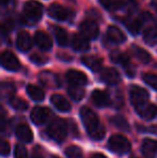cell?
I'll use <instances>...</instances> for the list:
<instances>
[{
    "mask_svg": "<svg viewBox=\"0 0 157 158\" xmlns=\"http://www.w3.org/2000/svg\"><path fill=\"white\" fill-rule=\"evenodd\" d=\"M46 131H48V135H50V138H52L56 142H61L67 137V132H68L67 123L64 119L60 118L54 119L48 125Z\"/></svg>",
    "mask_w": 157,
    "mask_h": 158,
    "instance_id": "cell-2",
    "label": "cell"
},
{
    "mask_svg": "<svg viewBox=\"0 0 157 158\" xmlns=\"http://www.w3.org/2000/svg\"><path fill=\"white\" fill-rule=\"evenodd\" d=\"M132 158H134V157H132Z\"/></svg>",
    "mask_w": 157,
    "mask_h": 158,
    "instance_id": "cell-44",
    "label": "cell"
},
{
    "mask_svg": "<svg viewBox=\"0 0 157 158\" xmlns=\"http://www.w3.org/2000/svg\"><path fill=\"white\" fill-rule=\"evenodd\" d=\"M107 37L113 43H123L126 40V35H124L121 29H118L115 26H110L108 28Z\"/></svg>",
    "mask_w": 157,
    "mask_h": 158,
    "instance_id": "cell-20",
    "label": "cell"
},
{
    "mask_svg": "<svg viewBox=\"0 0 157 158\" xmlns=\"http://www.w3.org/2000/svg\"><path fill=\"white\" fill-rule=\"evenodd\" d=\"M137 110H138L141 118L145 119V121H151L157 115V106L155 104H144Z\"/></svg>",
    "mask_w": 157,
    "mask_h": 158,
    "instance_id": "cell-19",
    "label": "cell"
},
{
    "mask_svg": "<svg viewBox=\"0 0 157 158\" xmlns=\"http://www.w3.org/2000/svg\"><path fill=\"white\" fill-rule=\"evenodd\" d=\"M125 72L129 77H134V74H136V68H134V66H132V64L129 63L125 66Z\"/></svg>",
    "mask_w": 157,
    "mask_h": 158,
    "instance_id": "cell-40",
    "label": "cell"
},
{
    "mask_svg": "<svg viewBox=\"0 0 157 158\" xmlns=\"http://www.w3.org/2000/svg\"><path fill=\"white\" fill-rule=\"evenodd\" d=\"M110 58L113 63L118 64H123L126 66L127 64H129V56H128L126 53L119 52V51H114L111 53L110 55Z\"/></svg>",
    "mask_w": 157,
    "mask_h": 158,
    "instance_id": "cell-26",
    "label": "cell"
},
{
    "mask_svg": "<svg viewBox=\"0 0 157 158\" xmlns=\"http://www.w3.org/2000/svg\"><path fill=\"white\" fill-rule=\"evenodd\" d=\"M12 28H13V23L11 19H6L3 23V25H2V29L6 30V31H9V30H11Z\"/></svg>",
    "mask_w": 157,
    "mask_h": 158,
    "instance_id": "cell-41",
    "label": "cell"
},
{
    "mask_svg": "<svg viewBox=\"0 0 157 158\" xmlns=\"http://www.w3.org/2000/svg\"><path fill=\"white\" fill-rule=\"evenodd\" d=\"M84 94H85L84 89L82 87H80L79 85H71L68 88V95L74 101H80L81 99H83Z\"/></svg>",
    "mask_w": 157,
    "mask_h": 158,
    "instance_id": "cell-28",
    "label": "cell"
},
{
    "mask_svg": "<svg viewBox=\"0 0 157 158\" xmlns=\"http://www.w3.org/2000/svg\"><path fill=\"white\" fill-rule=\"evenodd\" d=\"M142 154L147 158H153L157 152V141L153 139H145L141 146Z\"/></svg>",
    "mask_w": 157,
    "mask_h": 158,
    "instance_id": "cell-16",
    "label": "cell"
},
{
    "mask_svg": "<svg viewBox=\"0 0 157 158\" xmlns=\"http://www.w3.org/2000/svg\"><path fill=\"white\" fill-rule=\"evenodd\" d=\"M82 63L93 71H99L102 68V59L98 56H84Z\"/></svg>",
    "mask_w": 157,
    "mask_h": 158,
    "instance_id": "cell-22",
    "label": "cell"
},
{
    "mask_svg": "<svg viewBox=\"0 0 157 158\" xmlns=\"http://www.w3.org/2000/svg\"><path fill=\"white\" fill-rule=\"evenodd\" d=\"M0 152H1V155L3 157L9 156V154H10V144H9V142L2 141L1 148H0Z\"/></svg>",
    "mask_w": 157,
    "mask_h": 158,
    "instance_id": "cell-39",
    "label": "cell"
},
{
    "mask_svg": "<svg viewBox=\"0 0 157 158\" xmlns=\"http://www.w3.org/2000/svg\"><path fill=\"white\" fill-rule=\"evenodd\" d=\"M110 122H111L116 128L121 129L122 131H126V132H127V131L130 130L129 124H128V122L125 119V117H123V116H118H118H113L110 119Z\"/></svg>",
    "mask_w": 157,
    "mask_h": 158,
    "instance_id": "cell-29",
    "label": "cell"
},
{
    "mask_svg": "<svg viewBox=\"0 0 157 158\" xmlns=\"http://www.w3.org/2000/svg\"><path fill=\"white\" fill-rule=\"evenodd\" d=\"M54 35L56 38L57 43L59 44L60 46H65L67 45L68 43V35L66 32L65 29H63L61 27H58V26H54Z\"/></svg>",
    "mask_w": 157,
    "mask_h": 158,
    "instance_id": "cell-25",
    "label": "cell"
},
{
    "mask_svg": "<svg viewBox=\"0 0 157 158\" xmlns=\"http://www.w3.org/2000/svg\"><path fill=\"white\" fill-rule=\"evenodd\" d=\"M42 12H43V6L40 2L36 1V0H29L24 4L22 19L25 24L32 25L41 19Z\"/></svg>",
    "mask_w": 157,
    "mask_h": 158,
    "instance_id": "cell-1",
    "label": "cell"
},
{
    "mask_svg": "<svg viewBox=\"0 0 157 158\" xmlns=\"http://www.w3.org/2000/svg\"><path fill=\"white\" fill-rule=\"evenodd\" d=\"M149 99V93L140 86H131L130 88V101L134 108L139 109L144 106Z\"/></svg>",
    "mask_w": 157,
    "mask_h": 158,
    "instance_id": "cell-5",
    "label": "cell"
},
{
    "mask_svg": "<svg viewBox=\"0 0 157 158\" xmlns=\"http://www.w3.org/2000/svg\"><path fill=\"white\" fill-rule=\"evenodd\" d=\"M66 155L68 158H83V153L82 150L78 146H69V148H66Z\"/></svg>",
    "mask_w": 157,
    "mask_h": 158,
    "instance_id": "cell-35",
    "label": "cell"
},
{
    "mask_svg": "<svg viewBox=\"0 0 157 158\" xmlns=\"http://www.w3.org/2000/svg\"><path fill=\"white\" fill-rule=\"evenodd\" d=\"M1 64L3 66V68H6V70L10 71H17L21 68V64H19V59L10 51H6V52L2 53Z\"/></svg>",
    "mask_w": 157,
    "mask_h": 158,
    "instance_id": "cell-7",
    "label": "cell"
},
{
    "mask_svg": "<svg viewBox=\"0 0 157 158\" xmlns=\"http://www.w3.org/2000/svg\"><path fill=\"white\" fill-rule=\"evenodd\" d=\"M52 158H59V157H57V156H53Z\"/></svg>",
    "mask_w": 157,
    "mask_h": 158,
    "instance_id": "cell-43",
    "label": "cell"
},
{
    "mask_svg": "<svg viewBox=\"0 0 157 158\" xmlns=\"http://www.w3.org/2000/svg\"><path fill=\"white\" fill-rule=\"evenodd\" d=\"M80 30L84 37H86L89 40L96 39L99 33V28L97 24L93 21H89V19H86L80 25Z\"/></svg>",
    "mask_w": 157,
    "mask_h": 158,
    "instance_id": "cell-8",
    "label": "cell"
},
{
    "mask_svg": "<svg viewBox=\"0 0 157 158\" xmlns=\"http://www.w3.org/2000/svg\"><path fill=\"white\" fill-rule=\"evenodd\" d=\"M142 24H143V19H131L126 23V26H127V29L129 30L130 33H132V35H138V33L140 32L141 28H142Z\"/></svg>",
    "mask_w": 157,
    "mask_h": 158,
    "instance_id": "cell-27",
    "label": "cell"
},
{
    "mask_svg": "<svg viewBox=\"0 0 157 158\" xmlns=\"http://www.w3.org/2000/svg\"><path fill=\"white\" fill-rule=\"evenodd\" d=\"M87 133L93 140H101L105 135V128L100 124L99 126H97L96 128H94Z\"/></svg>",
    "mask_w": 157,
    "mask_h": 158,
    "instance_id": "cell-33",
    "label": "cell"
},
{
    "mask_svg": "<svg viewBox=\"0 0 157 158\" xmlns=\"http://www.w3.org/2000/svg\"><path fill=\"white\" fill-rule=\"evenodd\" d=\"M67 81L69 82L71 85H85L87 83V77L84 74L83 72L78 70H69L66 74Z\"/></svg>",
    "mask_w": 157,
    "mask_h": 158,
    "instance_id": "cell-13",
    "label": "cell"
},
{
    "mask_svg": "<svg viewBox=\"0 0 157 158\" xmlns=\"http://www.w3.org/2000/svg\"><path fill=\"white\" fill-rule=\"evenodd\" d=\"M90 158H107L105 156V155H102V154H95V155H93Z\"/></svg>",
    "mask_w": 157,
    "mask_h": 158,
    "instance_id": "cell-42",
    "label": "cell"
},
{
    "mask_svg": "<svg viewBox=\"0 0 157 158\" xmlns=\"http://www.w3.org/2000/svg\"><path fill=\"white\" fill-rule=\"evenodd\" d=\"M52 104L60 112H69L71 110V104L69 103L67 99L61 95H53L51 97Z\"/></svg>",
    "mask_w": 157,
    "mask_h": 158,
    "instance_id": "cell-15",
    "label": "cell"
},
{
    "mask_svg": "<svg viewBox=\"0 0 157 158\" xmlns=\"http://www.w3.org/2000/svg\"><path fill=\"white\" fill-rule=\"evenodd\" d=\"M143 81L149 86H151L153 89L157 90V74H154V73H147V74L143 75Z\"/></svg>",
    "mask_w": 157,
    "mask_h": 158,
    "instance_id": "cell-36",
    "label": "cell"
},
{
    "mask_svg": "<svg viewBox=\"0 0 157 158\" xmlns=\"http://www.w3.org/2000/svg\"><path fill=\"white\" fill-rule=\"evenodd\" d=\"M15 92V87L12 83H8V82H4L1 85V95L3 98H8L11 99L12 96L14 95Z\"/></svg>",
    "mask_w": 157,
    "mask_h": 158,
    "instance_id": "cell-34",
    "label": "cell"
},
{
    "mask_svg": "<svg viewBox=\"0 0 157 158\" xmlns=\"http://www.w3.org/2000/svg\"><path fill=\"white\" fill-rule=\"evenodd\" d=\"M35 41H36L37 45L43 51L51 50L53 46V42H52L51 37L46 32H43V31L36 32V35H35Z\"/></svg>",
    "mask_w": 157,
    "mask_h": 158,
    "instance_id": "cell-14",
    "label": "cell"
},
{
    "mask_svg": "<svg viewBox=\"0 0 157 158\" xmlns=\"http://www.w3.org/2000/svg\"><path fill=\"white\" fill-rule=\"evenodd\" d=\"M143 39L149 45H154L157 43V27L150 26L143 32Z\"/></svg>",
    "mask_w": 157,
    "mask_h": 158,
    "instance_id": "cell-23",
    "label": "cell"
},
{
    "mask_svg": "<svg viewBox=\"0 0 157 158\" xmlns=\"http://www.w3.org/2000/svg\"><path fill=\"white\" fill-rule=\"evenodd\" d=\"M134 56L143 64H147L151 60V55L149 54V52H147V51L142 48L134 46Z\"/></svg>",
    "mask_w": 157,
    "mask_h": 158,
    "instance_id": "cell-30",
    "label": "cell"
},
{
    "mask_svg": "<svg viewBox=\"0 0 157 158\" xmlns=\"http://www.w3.org/2000/svg\"><path fill=\"white\" fill-rule=\"evenodd\" d=\"M16 45L19 48V50L23 51V52L30 50V48L32 46V40L30 38L29 33L26 31L19 32L16 39Z\"/></svg>",
    "mask_w": 157,
    "mask_h": 158,
    "instance_id": "cell-18",
    "label": "cell"
},
{
    "mask_svg": "<svg viewBox=\"0 0 157 158\" xmlns=\"http://www.w3.org/2000/svg\"><path fill=\"white\" fill-rule=\"evenodd\" d=\"M50 113L51 112L48 108L35 106L30 113V118H31L32 123L36 125H42L48 121V118L50 117Z\"/></svg>",
    "mask_w": 157,
    "mask_h": 158,
    "instance_id": "cell-9",
    "label": "cell"
},
{
    "mask_svg": "<svg viewBox=\"0 0 157 158\" xmlns=\"http://www.w3.org/2000/svg\"><path fill=\"white\" fill-rule=\"evenodd\" d=\"M100 77L103 82H105L107 84H111V85L118 84L119 82V80H121L118 71L114 68L102 69V70H101V73H100Z\"/></svg>",
    "mask_w": 157,
    "mask_h": 158,
    "instance_id": "cell-12",
    "label": "cell"
},
{
    "mask_svg": "<svg viewBox=\"0 0 157 158\" xmlns=\"http://www.w3.org/2000/svg\"><path fill=\"white\" fill-rule=\"evenodd\" d=\"M87 40V38L84 37L83 35H74L72 38V48L76 51L85 52L89 48V44H88Z\"/></svg>",
    "mask_w": 157,
    "mask_h": 158,
    "instance_id": "cell-21",
    "label": "cell"
},
{
    "mask_svg": "<svg viewBox=\"0 0 157 158\" xmlns=\"http://www.w3.org/2000/svg\"><path fill=\"white\" fill-rule=\"evenodd\" d=\"M48 13L51 17L57 19V21H66L67 19H69L71 12L70 10L66 9L65 6H60L58 3H53L52 6H50L48 10Z\"/></svg>",
    "mask_w": 157,
    "mask_h": 158,
    "instance_id": "cell-6",
    "label": "cell"
},
{
    "mask_svg": "<svg viewBox=\"0 0 157 158\" xmlns=\"http://www.w3.org/2000/svg\"><path fill=\"white\" fill-rule=\"evenodd\" d=\"M108 146H109V148L112 151V152L116 153V154H121V155L128 153L130 150V148H131L129 140L122 135H112V137L109 139Z\"/></svg>",
    "mask_w": 157,
    "mask_h": 158,
    "instance_id": "cell-3",
    "label": "cell"
},
{
    "mask_svg": "<svg viewBox=\"0 0 157 158\" xmlns=\"http://www.w3.org/2000/svg\"><path fill=\"white\" fill-rule=\"evenodd\" d=\"M99 1L109 11H116L123 6V0H99Z\"/></svg>",
    "mask_w": 157,
    "mask_h": 158,
    "instance_id": "cell-31",
    "label": "cell"
},
{
    "mask_svg": "<svg viewBox=\"0 0 157 158\" xmlns=\"http://www.w3.org/2000/svg\"><path fill=\"white\" fill-rule=\"evenodd\" d=\"M14 158H27V150L25 146L17 144L14 148Z\"/></svg>",
    "mask_w": 157,
    "mask_h": 158,
    "instance_id": "cell-38",
    "label": "cell"
},
{
    "mask_svg": "<svg viewBox=\"0 0 157 158\" xmlns=\"http://www.w3.org/2000/svg\"><path fill=\"white\" fill-rule=\"evenodd\" d=\"M27 94L35 101H42L44 99V96H45L41 88L38 87V86L31 85V84L27 86Z\"/></svg>",
    "mask_w": 157,
    "mask_h": 158,
    "instance_id": "cell-24",
    "label": "cell"
},
{
    "mask_svg": "<svg viewBox=\"0 0 157 158\" xmlns=\"http://www.w3.org/2000/svg\"><path fill=\"white\" fill-rule=\"evenodd\" d=\"M10 104L13 109L17 111H25L28 108V103L22 98H17V97H13L10 99Z\"/></svg>",
    "mask_w": 157,
    "mask_h": 158,
    "instance_id": "cell-32",
    "label": "cell"
},
{
    "mask_svg": "<svg viewBox=\"0 0 157 158\" xmlns=\"http://www.w3.org/2000/svg\"><path fill=\"white\" fill-rule=\"evenodd\" d=\"M80 116H81L82 123L85 126V129L87 132L96 128L97 126L100 125V122L98 119L97 114L92 110V109L87 108V106H83L80 111Z\"/></svg>",
    "mask_w": 157,
    "mask_h": 158,
    "instance_id": "cell-4",
    "label": "cell"
},
{
    "mask_svg": "<svg viewBox=\"0 0 157 158\" xmlns=\"http://www.w3.org/2000/svg\"><path fill=\"white\" fill-rule=\"evenodd\" d=\"M15 133H16L17 139L21 140L22 142L29 143V142L32 141V131L26 124H21V125L17 126Z\"/></svg>",
    "mask_w": 157,
    "mask_h": 158,
    "instance_id": "cell-17",
    "label": "cell"
},
{
    "mask_svg": "<svg viewBox=\"0 0 157 158\" xmlns=\"http://www.w3.org/2000/svg\"><path fill=\"white\" fill-rule=\"evenodd\" d=\"M39 80L41 84H43L48 88H57L60 86V81H59L58 77L50 71H44V72L40 73Z\"/></svg>",
    "mask_w": 157,
    "mask_h": 158,
    "instance_id": "cell-10",
    "label": "cell"
},
{
    "mask_svg": "<svg viewBox=\"0 0 157 158\" xmlns=\"http://www.w3.org/2000/svg\"><path fill=\"white\" fill-rule=\"evenodd\" d=\"M90 99H92L93 103L96 106H99V108L108 106L110 104V102H111L109 95L105 92H103V90H99V89H96L92 93Z\"/></svg>",
    "mask_w": 157,
    "mask_h": 158,
    "instance_id": "cell-11",
    "label": "cell"
},
{
    "mask_svg": "<svg viewBox=\"0 0 157 158\" xmlns=\"http://www.w3.org/2000/svg\"><path fill=\"white\" fill-rule=\"evenodd\" d=\"M30 60L37 64H44L48 63V58L45 55L41 54V53H35V54H32L31 56H30Z\"/></svg>",
    "mask_w": 157,
    "mask_h": 158,
    "instance_id": "cell-37",
    "label": "cell"
}]
</instances>
